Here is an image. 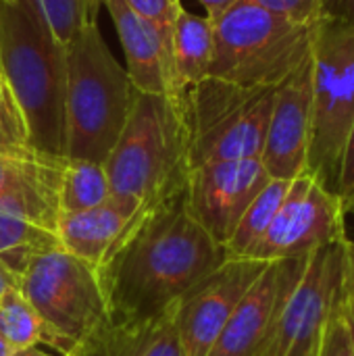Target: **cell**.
Masks as SVG:
<instances>
[{
	"label": "cell",
	"mask_w": 354,
	"mask_h": 356,
	"mask_svg": "<svg viewBox=\"0 0 354 356\" xmlns=\"http://www.w3.org/2000/svg\"><path fill=\"white\" fill-rule=\"evenodd\" d=\"M342 309H344V315H346V321H348V327H351V336H353V353H354V302L353 300H348V298H344Z\"/></svg>",
	"instance_id": "cell-34"
},
{
	"label": "cell",
	"mask_w": 354,
	"mask_h": 356,
	"mask_svg": "<svg viewBox=\"0 0 354 356\" xmlns=\"http://www.w3.org/2000/svg\"><path fill=\"white\" fill-rule=\"evenodd\" d=\"M111 186L102 163L67 159L58 181V213H79L108 200Z\"/></svg>",
	"instance_id": "cell-19"
},
{
	"label": "cell",
	"mask_w": 354,
	"mask_h": 356,
	"mask_svg": "<svg viewBox=\"0 0 354 356\" xmlns=\"http://www.w3.org/2000/svg\"><path fill=\"white\" fill-rule=\"evenodd\" d=\"M269 179L261 159L204 163L190 169L184 204L202 229L225 246L244 211Z\"/></svg>",
	"instance_id": "cell-12"
},
{
	"label": "cell",
	"mask_w": 354,
	"mask_h": 356,
	"mask_svg": "<svg viewBox=\"0 0 354 356\" xmlns=\"http://www.w3.org/2000/svg\"><path fill=\"white\" fill-rule=\"evenodd\" d=\"M269 263L227 257L175 305V325L186 356H207L240 300Z\"/></svg>",
	"instance_id": "cell-11"
},
{
	"label": "cell",
	"mask_w": 354,
	"mask_h": 356,
	"mask_svg": "<svg viewBox=\"0 0 354 356\" xmlns=\"http://www.w3.org/2000/svg\"><path fill=\"white\" fill-rule=\"evenodd\" d=\"M44 17L61 44H69L83 27L98 23L102 0H40Z\"/></svg>",
	"instance_id": "cell-22"
},
{
	"label": "cell",
	"mask_w": 354,
	"mask_h": 356,
	"mask_svg": "<svg viewBox=\"0 0 354 356\" xmlns=\"http://www.w3.org/2000/svg\"><path fill=\"white\" fill-rule=\"evenodd\" d=\"M13 356H65V355H58V353H52V355H48V353H42L38 346H33V348H25V350H17Z\"/></svg>",
	"instance_id": "cell-35"
},
{
	"label": "cell",
	"mask_w": 354,
	"mask_h": 356,
	"mask_svg": "<svg viewBox=\"0 0 354 356\" xmlns=\"http://www.w3.org/2000/svg\"><path fill=\"white\" fill-rule=\"evenodd\" d=\"M340 200H342V209H344V215H351L354 219V188L346 190L340 194Z\"/></svg>",
	"instance_id": "cell-33"
},
{
	"label": "cell",
	"mask_w": 354,
	"mask_h": 356,
	"mask_svg": "<svg viewBox=\"0 0 354 356\" xmlns=\"http://www.w3.org/2000/svg\"><path fill=\"white\" fill-rule=\"evenodd\" d=\"M344 240L348 236L340 194L325 190L313 175L303 173L290 181L275 219L248 259L271 263L305 257L325 244Z\"/></svg>",
	"instance_id": "cell-10"
},
{
	"label": "cell",
	"mask_w": 354,
	"mask_h": 356,
	"mask_svg": "<svg viewBox=\"0 0 354 356\" xmlns=\"http://www.w3.org/2000/svg\"><path fill=\"white\" fill-rule=\"evenodd\" d=\"M136 94L98 23L83 27L67 44V159L104 163L129 119Z\"/></svg>",
	"instance_id": "cell-4"
},
{
	"label": "cell",
	"mask_w": 354,
	"mask_h": 356,
	"mask_svg": "<svg viewBox=\"0 0 354 356\" xmlns=\"http://www.w3.org/2000/svg\"><path fill=\"white\" fill-rule=\"evenodd\" d=\"M342 305H344V300L332 313V317L321 334L317 356H354L353 336H351V327H348Z\"/></svg>",
	"instance_id": "cell-25"
},
{
	"label": "cell",
	"mask_w": 354,
	"mask_h": 356,
	"mask_svg": "<svg viewBox=\"0 0 354 356\" xmlns=\"http://www.w3.org/2000/svg\"><path fill=\"white\" fill-rule=\"evenodd\" d=\"M354 123V25L321 19L313 44V102L307 173L338 194Z\"/></svg>",
	"instance_id": "cell-8"
},
{
	"label": "cell",
	"mask_w": 354,
	"mask_h": 356,
	"mask_svg": "<svg viewBox=\"0 0 354 356\" xmlns=\"http://www.w3.org/2000/svg\"><path fill=\"white\" fill-rule=\"evenodd\" d=\"M140 17L150 21L169 42H171V31L173 23L184 8L179 0H125Z\"/></svg>",
	"instance_id": "cell-27"
},
{
	"label": "cell",
	"mask_w": 354,
	"mask_h": 356,
	"mask_svg": "<svg viewBox=\"0 0 354 356\" xmlns=\"http://www.w3.org/2000/svg\"><path fill=\"white\" fill-rule=\"evenodd\" d=\"M344 242L325 244L309 254L300 280L282 300L271 334L257 356H317L332 313L346 298Z\"/></svg>",
	"instance_id": "cell-9"
},
{
	"label": "cell",
	"mask_w": 354,
	"mask_h": 356,
	"mask_svg": "<svg viewBox=\"0 0 354 356\" xmlns=\"http://www.w3.org/2000/svg\"><path fill=\"white\" fill-rule=\"evenodd\" d=\"M275 88H244L217 77L175 96L190 136V169L204 163L261 159Z\"/></svg>",
	"instance_id": "cell-7"
},
{
	"label": "cell",
	"mask_w": 354,
	"mask_h": 356,
	"mask_svg": "<svg viewBox=\"0 0 354 356\" xmlns=\"http://www.w3.org/2000/svg\"><path fill=\"white\" fill-rule=\"evenodd\" d=\"M0 336L13 350L44 344V325L19 288L0 296Z\"/></svg>",
	"instance_id": "cell-21"
},
{
	"label": "cell",
	"mask_w": 354,
	"mask_h": 356,
	"mask_svg": "<svg viewBox=\"0 0 354 356\" xmlns=\"http://www.w3.org/2000/svg\"><path fill=\"white\" fill-rule=\"evenodd\" d=\"M102 165L111 194L142 209L182 196L190 173V136L179 100L138 92L129 119Z\"/></svg>",
	"instance_id": "cell-3"
},
{
	"label": "cell",
	"mask_w": 354,
	"mask_h": 356,
	"mask_svg": "<svg viewBox=\"0 0 354 356\" xmlns=\"http://www.w3.org/2000/svg\"><path fill=\"white\" fill-rule=\"evenodd\" d=\"M313 102V54L275 88L261 163L271 179L292 181L307 173Z\"/></svg>",
	"instance_id": "cell-13"
},
{
	"label": "cell",
	"mask_w": 354,
	"mask_h": 356,
	"mask_svg": "<svg viewBox=\"0 0 354 356\" xmlns=\"http://www.w3.org/2000/svg\"><path fill=\"white\" fill-rule=\"evenodd\" d=\"M121 40L127 75L138 92L171 96V42L125 0H102Z\"/></svg>",
	"instance_id": "cell-15"
},
{
	"label": "cell",
	"mask_w": 354,
	"mask_h": 356,
	"mask_svg": "<svg viewBox=\"0 0 354 356\" xmlns=\"http://www.w3.org/2000/svg\"><path fill=\"white\" fill-rule=\"evenodd\" d=\"M63 163L44 161V159H38V156H31V159H8V156H0V196L6 194L8 190L21 186V184L40 179L44 175L61 169Z\"/></svg>",
	"instance_id": "cell-24"
},
{
	"label": "cell",
	"mask_w": 354,
	"mask_h": 356,
	"mask_svg": "<svg viewBox=\"0 0 354 356\" xmlns=\"http://www.w3.org/2000/svg\"><path fill=\"white\" fill-rule=\"evenodd\" d=\"M0 156H8V159L35 156L29 148L27 127L21 108L13 98L2 75H0Z\"/></svg>",
	"instance_id": "cell-23"
},
{
	"label": "cell",
	"mask_w": 354,
	"mask_h": 356,
	"mask_svg": "<svg viewBox=\"0 0 354 356\" xmlns=\"http://www.w3.org/2000/svg\"><path fill=\"white\" fill-rule=\"evenodd\" d=\"M315 33L317 23H294L240 0L213 23L209 77L244 88H277L313 54Z\"/></svg>",
	"instance_id": "cell-6"
},
{
	"label": "cell",
	"mask_w": 354,
	"mask_h": 356,
	"mask_svg": "<svg viewBox=\"0 0 354 356\" xmlns=\"http://www.w3.org/2000/svg\"><path fill=\"white\" fill-rule=\"evenodd\" d=\"M213 58V23L207 17L194 15L186 8L179 10L171 31V96L200 83L209 77Z\"/></svg>",
	"instance_id": "cell-17"
},
{
	"label": "cell",
	"mask_w": 354,
	"mask_h": 356,
	"mask_svg": "<svg viewBox=\"0 0 354 356\" xmlns=\"http://www.w3.org/2000/svg\"><path fill=\"white\" fill-rule=\"evenodd\" d=\"M354 188V123L348 134V142L344 148V159H342V171H340V186L338 194Z\"/></svg>",
	"instance_id": "cell-29"
},
{
	"label": "cell",
	"mask_w": 354,
	"mask_h": 356,
	"mask_svg": "<svg viewBox=\"0 0 354 356\" xmlns=\"http://www.w3.org/2000/svg\"><path fill=\"white\" fill-rule=\"evenodd\" d=\"M344 254H346V263H344V296L354 302V240L344 242Z\"/></svg>",
	"instance_id": "cell-30"
},
{
	"label": "cell",
	"mask_w": 354,
	"mask_h": 356,
	"mask_svg": "<svg viewBox=\"0 0 354 356\" xmlns=\"http://www.w3.org/2000/svg\"><path fill=\"white\" fill-rule=\"evenodd\" d=\"M321 19L354 25V0H321Z\"/></svg>",
	"instance_id": "cell-28"
},
{
	"label": "cell",
	"mask_w": 354,
	"mask_h": 356,
	"mask_svg": "<svg viewBox=\"0 0 354 356\" xmlns=\"http://www.w3.org/2000/svg\"><path fill=\"white\" fill-rule=\"evenodd\" d=\"M0 75L21 108L31 152L67 161V46L40 0H0Z\"/></svg>",
	"instance_id": "cell-2"
},
{
	"label": "cell",
	"mask_w": 354,
	"mask_h": 356,
	"mask_svg": "<svg viewBox=\"0 0 354 356\" xmlns=\"http://www.w3.org/2000/svg\"><path fill=\"white\" fill-rule=\"evenodd\" d=\"M227 257L188 213L184 194L140 209L98 267L113 325L167 313Z\"/></svg>",
	"instance_id": "cell-1"
},
{
	"label": "cell",
	"mask_w": 354,
	"mask_h": 356,
	"mask_svg": "<svg viewBox=\"0 0 354 356\" xmlns=\"http://www.w3.org/2000/svg\"><path fill=\"white\" fill-rule=\"evenodd\" d=\"M288 188H290V181L269 179V184L257 194V198L248 204L242 219L238 221L230 242L225 244V250L230 257H236V259L250 257L252 248L259 244V240L265 236L271 221L275 219Z\"/></svg>",
	"instance_id": "cell-20"
},
{
	"label": "cell",
	"mask_w": 354,
	"mask_h": 356,
	"mask_svg": "<svg viewBox=\"0 0 354 356\" xmlns=\"http://www.w3.org/2000/svg\"><path fill=\"white\" fill-rule=\"evenodd\" d=\"M309 254L271 261L236 307L207 356H257L267 342L286 294L296 286Z\"/></svg>",
	"instance_id": "cell-14"
},
{
	"label": "cell",
	"mask_w": 354,
	"mask_h": 356,
	"mask_svg": "<svg viewBox=\"0 0 354 356\" xmlns=\"http://www.w3.org/2000/svg\"><path fill=\"white\" fill-rule=\"evenodd\" d=\"M92 356H186L175 325V307L150 321L113 325Z\"/></svg>",
	"instance_id": "cell-18"
},
{
	"label": "cell",
	"mask_w": 354,
	"mask_h": 356,
	"mask_svg": "<svg viewBox=\"0 0 354 356\" xmlns=\"http://www.w3.org/2000/svg\"><path fill=\"white\" fill-rule=\"evenodd\" d=\"M202 6H204V10H207V19L211 21V23H217L236 2H240V0H198Z\"/></svg>",
	"instance_id": "cell-31"
},
{
	"label": "cell",
	"mask_w": 354,
	"mask_h": 356,
	"mask_svg": "<svg viewBox=\"0 0 354 356\" xmlns=\"http://www.w3.org/2000/svg\"><path fill=\"white\" fill-rule=\"evenodd\" d=\"M140 209L134 200L111 194L108 200L94 209L58 213V244L65 252L98 269Z\"/></svg>",
	"instance_id": "cell-16"
},
{
	"label": "cell",
	"mask_w": 354,
	"mask_h": 356,
	"mask_svg": "<svg viewBox=\"0 0 354 356\" xmlns=\"http://www.w3.org/2000/svg\"><path fill=\"white\" fill-rule=\"evenodd\" d=\"M19 290L44 325V344L65 356H92L113 327L98 269L63 248L33 257Z\"/></svg>",
	"instance_id": "cell-5"
},
{
	"label": "cell",
	"mask_w": 354,
	"mask_h": 356,
	"mask_svg": "<svg viewBox=\"0 0 354 356\" xmlns=\"http://www.w3.org/2000/svg\"><path fill=\"white\" fill-rule=\"evenodd\" d=\"M17 353V350H13L4 340H2V336H0V356H13Z\"/></svg>",
	"instance_id": "cell-36"
},
{
	"label": "cell",
	"mask_w": 354,
	"mask_h": 356,
	"mask_svg": "<svg viewBox=\"0 0 354 356\" xmlns=\"http://www.w3.org/2000/svg\"><path fill=\"white\" fill-rule=\"evenodd\" d=\"M261 6L273 15L290 19L303 25H315L321 21V0H242Z\"/></svg>",
	"instance_id": "cell-26"
},
{
	"label": "cell",
	"mask_w": 354,
	"mask_h": 356,
	"mask_svg": "<svg viewBox=\"0 0 354 356\" xmlns=\"http://www.w3.org/2000/svg\"><path fill=\"white\" fill-rule=\"evenodd\" d=\"M13 288H19V273L13 271L4 261H0V296H4Z\"/></svg>",
	"instance_id": "cell-32"
}]
</instances>
